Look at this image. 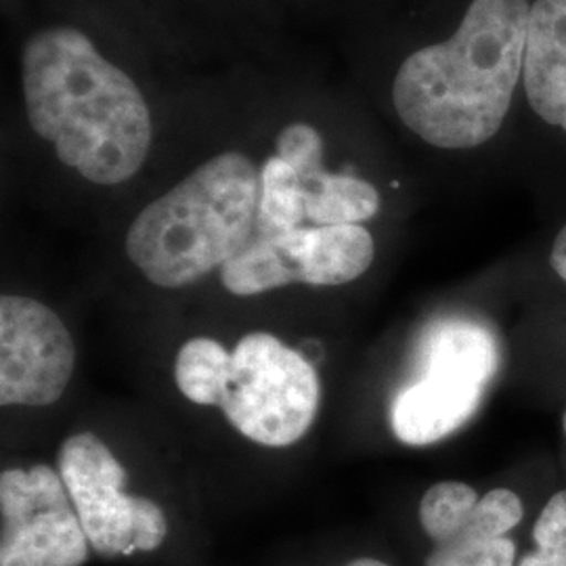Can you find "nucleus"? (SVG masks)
Wrapping results in <instances>:
<instances>
[{
    "label": "nucleus",
    "mask_w": 566,
    "mask_h": 566,
    "mask_svg": "<svg viewBox=\"0 0 566 566\" xmlns=\"http://www.w3.org/2000/svg\"><path fill=\"white\" fill-rule=\"evenodd\" d=\"M74 367V340L57 313L34 298H0V403L53 405Z\"/></svg>",
    "instance_id": "9"
},
{
    "label": "nucleus",
    "mask_w": 566,
    "mask_h": 566,
    "mask_svg": "<svg viewBox=\"0 0 566 566\" xmlns=\"http://www.w3.org/2000/svg\"><path fill=\"white\" fill-rule=\"evenodd\" d=\"M261 168L221 151L147 203L126 233V256L158 287H185L233 259L256 231Z\"/></svg>",
    "instance_id": "3"
},
{
    "label": "nucleus",
    "mask_w": 566,
    "mask_h": 566,
    "mask_svg": "<svg viewBox=\"0 0 566 566\" xmlns=\"http://www.w3.org/2000/svg\"><path fill=\"white\" fill-rule=\"evenodd\" d=\"M516 566H566V489L549 495L535 516L531 547Z\"/></svg>",
    "instance_id": "15"
},
{
    "label": "nucleus",
    "mask_w": 566,
    "mask_h": 566,
    "mask_svg": "<svg viewBox=\"0 0 566 566\" xmlns=\"http://www.w3.org/2000/svg\"><path fill=\"white\" fill-rule=\"evenodd\" d=\"M344 566H392L385 563V560H380V558H371V556H361V558H355V560H350V563H346Z\"/></svg>",
    "instance_id": "18"
},
{
    "label": "nucleus",
    "mask_w": 566,
    "mask_h": 566,
    "mask_svg": "<svg viewBox=\"0 0 566 566\" xmlns=\"http://www.w3.org/2000/svg\"><path fill=\"white\" fill-rule=\"evenodd\" d=\"M491 327L464 317L428 325L416 353V378L390 405L395 437L409 447L439 443L479 411L500 369Z\"/></svg>",
    "instance_id": "4"
},
{
    "label": "nucleus",
    "mask_w": 566,
    "mask_h": 566,
    "mask_svg": "<svg viewBox=\"0 0 566 566\" xmlns=\"http://www.w3.org/2000/svg\"><path fill=\"white\" fill-rule=\"evenodd\" d=\"M57 472L97 556L122 558L163 546L168 535L163 507L122 493L126 470L97 434L70 437L61 446Z\"/></svg>",
    "instance_id": "6"
},
{
    "label": "nucleus",
    "mask_w": 566,
    "mask_h": 566,
    "mask_svg": "<svg viewBox=\"0 0 566 566\" xmlns=\"http://www.w3.org/2000/svg\"><path fill=\"white\" fill-rule=\"evenodd\" d=\"M308 224L306 221V189L301 175L271 154L261 166V202L259 231H287Z\"/></svg>",
    "instance_id": "14"
},
{
    "label": "nucleus",
    "mask_w": 566,
    "mask_h": 566,
    "mask_svg": "<svg viewBox=\"0 0 566 566\" xmlns=\"http://www.w3.org/2000/svg\"><path fill=\"white\" fill-rule=\"evenodd\" d=\"M315 367L298 350L264 332L245 334L231 353L224 418L245 439L266 447L301 441L319 409Z\"/></svg>",
    "instance_id": "5"
},
{
    "label": "nucleus",
    "mask_w": 566,
    "mask_h": 566,
    "mask_svg": "<svg viewBox=\"0 0 566 566\" xmlns=\"http://www.w3.org/2000/svg\"><path fill=\"white\" fill-rule=\"evenodd\" d=\"M298 280L315 287L355 282L376 259V242L364 224H304L290 231Z\"/></svg>",
    "instance_id": "11"
},
{
    "label": "nucleus",
    "mask_w": 566,
    "mask_h": 566,
    "mask_svg": "<svg viewBox=\"0 0 566 566\" xmlns=\"http://www.w3.org/2000/svg\"><path fill=\"white\" fill-rule=\"evenodd\" d=\"M549 266L560 282L566 283V223L556 233L552 248H549Z\"/></svg>",
    "instance_id": "17"
},
{
    "label": "nucleus",
    "mask_w": 566,
    "mask_h": 566,
    "mask_svg": "<svg viewBox=\"0 0 566 566\" xmlns=\"http://www.w3.org/2000/svg\"><path fill=\"white\" fill-rule=\"evenodd\" d=\"M563 430H565V434H566V411H565V416H563Z\"/></svg>",
    "instance_id": "19"
},
{
    "label": "nucleus",
    "mask_w": 566,
    "mask_h": 566,
    "mask_svg": "<svg viewBox=\"0 0 566 566\" xmlns=\"http://www.w3.org/2000/svg\"><path fill=\"white\" fill-rule=\"evenodd\" d=\"M275 154L306 179L325 168L324 135L308 122H290L275 139Z\"/></svg>",
    "instance_id": "16"
},
{
    "label": "nucleus",
    "mask_w": 566,
    "mask_h": 566,
    "mask_svg": "<svg viewBox=\"0 0 566 566\" xmlns=\"http://www.w3.org/2000/svg\"><path fill=\"white\" fill-rule=\"evenodd\" d=\"M523 93L539 120L566 135V0H533Z\"/></svg>",
    "instance_id": "10"
},
{
    "label": "nucleus",
    "mask_w": 566,
    "mask_h": 566,
    "mask_svg": "<svg viewBox=\"0 0 566 566\" xmlns=\"http://www.w3.org/2000/svg\"><path fill=\"white\" fill-rule=\"evenodd\" d=\"M0 566H82L91 544L60 472L49 465L0 476Z\"/></svg>",
    "instance_id": "8"
},
{
    "label": "nucleus",
    "mask_w": 566,
    "mask_h": 566,
    "mask_svg": "<svg viewBox=\"0 0 566 566\" xmlns=\"http://www.w3.org/2000/svg\"><path fill=\"white\" fill-rule=\"evenodd\" d=\"M528 0H470L441 41L405 57L390 84L399 122L443 151L493 142L523 82Z\"/></svg>",
    "instance_id": "2"
},
{
    "label": "nucleus",
    "mask_w": 566,
    "mask_h": 566,
    "mask_svg": "<svg viewBox=\"0 0 566 566\" xmlns=\"http://www.w3.org/2000/svg\"><path fill=\"white\" fill-rule=\"evenodd\" d=\"M525 502L514 489L495 486L483 495L460 481L428 486L418 521L430 549L424 566H516L514 537L525 521Z\"/></svg>",
    "instance_id": "7"
},
{
    "label": "nucleus",
    "mask_w": 566,
    "mask_h": 566,
    "mask_svg": "<svg viewBox=\"0 0 566 566\" xmlns=\"http://www.w3.org/2000/svg\"><path fill=\"white\" fill-rule=\"evenodd\" d=\"M306 189V221L313 227L364 224L382 208L380 191L361 177L319 170L303 179Z\"/></svg>",
    "instance_id": "12"
},
{
    "label": "nucleus",
    "mask_w": 566,
    "mask_h": 566,
    "mask_svg": "<svg viewBox=\"0 0 566 566\" xmlns=\"http://www.w3.org/2000/svg\"><path fill=\"white\" fill-rule=\"evenodd\" d=\"M21 102L32 133L63 166L102 187L130 181L156 139L142 84L72 23L36 28L20 49Z\"/></svg>",
    "instance_id": "1"
},
{
    "label": "nucleus",
    "mask_w": 566,
    "mask_h": 566,
    "mask_svg": "<svg viewBox=\"0 0 566 566\" xmlns=\"http://www.w3.org/2000/svg\"><path fill=\"white\" fill-rule=\"evenodd\" d=\"M231 371V353L212 338H191L177 355L175 380L196 405H221Z\"/></svg>",
    "instance_id": "13"
}]
</instances>
